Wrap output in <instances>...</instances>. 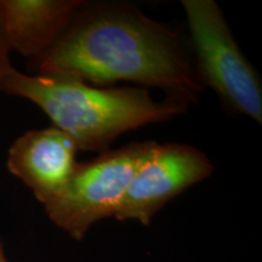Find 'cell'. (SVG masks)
<instances>
[{
    "mask_svg": "<svg viewBox=\"0 0 262 262\" xmlns=\"http://www.w3.org/2000/svg\"><path fill=\"white\" fill-rule=\"evenodd\" d=\"M34 63L37 73L67 75L100 88L135 83L187 104L204 91L179 35L133 5L85 2L56 44Z\"/></svg>",
    "mask_w": 262,
    "mask_h": 262,
    "instance_id": "cell-1",
    "label": "cell"
},
{
    "mask_svg": "<svg viewBox=\"0 0 262 262\" xmlns=\"http://www.w3.org/2000/svg\"><path fill=\"white\" fill-rule=\"evenodd\" d=\"M0 93L31 101L52 126L86 152H106L127 131L165 122L187 110V103L176 98L157 101L145 88H100L67 75L22 73L15 67Z\"/></svg>",
    "mask_w": 262,
    "mask_h": 262,
    "instance_id": "cell-2",
    "label": "cell"
},
{
    "mask_svg": "<svg viewBox=\"0 0 262 262\" xmlns=\"http://www.w3.org/2000/svg\"><path fill=\"white\" fill-rule=\"evenodd\" d=\"M196 60V77L234 112L262 124L257 72L235 41L214 0H182Z\"/></svg>",
    "mask_w": 262,
    "mask_h": 262,
    "instance_id": "cell-3",
    "label": "cell"
},
{
    "mask_svg": "<svg viewBox=\"0 0 262 262\" xmlns=\"http://www.w3.org/2000/svg\"><path fill=\"white\" fill-rule=\"evenodd\" d=\"M157 145L133 142L78 163L63 191L42 205L49 219L71 237L83 239L94 224L116 215L136 170Z\"/></svg>",
    "mask_w": 262,
    "mask_h": 262,
    "instance_id": "cell-4",
    "label": "cell"
},
{
    "mask_svg": "<svg viewBox=\"0 0 262 262\" xmlns=\"http://www.w3.org/2000/svg\"><path fill=\"white\" fill-rule=\"evenodd\" d=\"M212 172L211 160L195 147L176 142L158 143L136 170L114 217L118 221L149 225L169 202Z\"/></svg>",
    "mask_w": 262,
    "mask_h": 262,
    "instance_id": "cell-5",
    "label": "cell"
},
{
    "mask_svg": "<svg viewBox=\"0 0 262 262\" xmlns=\"http://www.w3.org/2000/svg\"><path fill=\"white\" fill-rule=\"evenodd\" d=\"M78 150L74 141L57 127L31 130L14 141L6 166L45 205L70 181L79 163Z\"/></svg>",
    "mask_w": 262,
    "mask_h": 262,
    "instance_id": "cell-6",
    "label": "cell"
},
{
    "mask_svg": "<svg viewBox=\"0 0 262 262\" xmlns=\"http://www.w3.org/2000/svg\"><path fill=\"white\" fill-rule=\"evenodd\" d=\"M83 0H0V25L10 51L37 61L56 44Z\"/></svg>",
    "mask_w": 262,
    "mask_h": 262,
    "instance_id": "cell-7",
    "label": "cell"
},
{
    "mask_svg": "<svg viewBox=\"0 0 262 262\" xmlns=\"http://www.w3.org/2000/svg\"><path fill=\"white\" fill-rule=\"evenodd\" d=\"M10 52L11 51H10L8 44H6L2 25H0V86L4 83L6 75L9 74V72L14 67L11 64V61H10Z\"/></svg>",
    "mask_w": 262,
    "mask_h": 262,
    "instance_id": "cell-8",
    "label": "cell"
},
{
    "mask_svg": "<svg viewBox=\"0 0 262 262\" xmlns=\"http://www.w3.org/2000/svg\"><path fill=\"white\" fill-rule=\"evenodd\" d=\"M0 262H9L8 258H6L4 247H3V243L0 242Z\"/></svg>",
    "mask_w": 262,
    "mask_h": 262,
    "instance_id": "cell-9",
    "label": "cell"
}]
</instances>
